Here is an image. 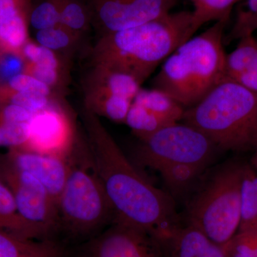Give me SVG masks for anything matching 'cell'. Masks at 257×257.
I'll list each match as a JSON object with an SVG mask.
<instances>
[{
    "label": "cell",
    "mask_w": 257,
    "mask_h": 257,
    "mask_svg": "<svg viewBox=\"0 0 257 257\" xmlns=\"http://www.w3.org/2000/svg\"><path fill=\"white\" fill-rule=\"evenodd\" d=\"M30 23L38 31L60 25L58 0H47L36 7L30 15Z\"/></svg>",
    "instance_id": "obj_24"
},
{
    "label": "cell",
    "mask_w": 257,
    "mask_h": 257,
    "mask_svg": "<svg viewBox=\"0 0 257 257\" xmlns=\"http://www.w3.org/2000/svg\"><path fill=\"white\" fill-rule=\"evenodd\" d=\"M30 123L0 122V147H19L28 143Z\"/></svg>",
    "instance_id": "obj_27"
},
{
    "label": "cell",
    "mask_w": 257,
    "mask_h": 257,
    "mask_svg": "<svg viewBox=\"0 0 257 257\" xmlns=\"http://www.w3.org/2000/svg\"><path fill=\"white\" fill-rule=\"evenodd\" d=\"M161 245L165 257H226L222 246L191 224L179 227Z\"/></svg>",
    "instance_id": "obj_14"
},
{
    "label": "cell",
    "mask_w": 257,
    "mask_h": 257,
    "mask_svg": "<svg viewBox=\"0 0 257 257\" xmlns=\"http://www.w3.org/2000/svg\"><path fill=\"white\" fill-rule=\"evenodd\" d=\"M254 169L243 166L240 203V222L238 231L257 233V191L254 184Z\"/></svg>",
    "instance_id": "obj_18"
},
{
    "label": "cell",
    "mask_w": 257,
    "mask_h": 257,
    "mask_svg": "<svg viewBox=\"0 0 257 257\" xmlns=\"http://www.w3.org/2000/svg\"><path fill=\"white\" fill-rule=\"evenodd\" d=\"M125 123L140 139L169 126L146 108L134 102L128 109Z\"/></svg>",
    "instance_id": "obj_22"
},
{
    "label": "cell",
    "mask_w": 257,
    "mask_h": 257,
    "mask_svg": "<svg viewBox=\"0 0 257 257\" xmlns=\"http://www.w3.org/2000/svg\"><path fill=\"white\" fill-rule=\"evenodd\" d=\"M254 184H255V186H256V191H257V172H256V171H255V174H254Z\"/></svg>",
    "instance_id": "obj_38"
},
{
    "label": "cell",
    "mask_w": 257,
    "mask_h": 257,
    "mask_svg": "<svg viewBox=\"0 0 257 257\" xmlns=\"http://www.w3.org/2000/svg\"><path fill=\"white\" fill-rule=\"evenodd\" d=\"M243 166L229 162L219 167L189 203L188 224L220 246L239 230Z\"/></svg>",
    "instance_id": "obj_5"
},
{
    "label": "cell",
    "mask_w": 257,
    "mask_h": 257,
    "mask_svg": "<svg viewBox=\"0 0 257 257\" xmlns=\"http://www.w3.org/2000/svg\"><path fill=\"white\" fill-rule=\"evenodd\" d=\"M0 174L13 193L21 216L48 236L60 220L58 208L47 189L33 176L8 163L3 166Z\"/></svg>",
    "instance_id": "obj_8"
},
{
    "label": "cell",
    "mask_w": 257,
    "mask_h": 257,
    "mask_svg": "<svg viewBox=\"0 0 257 257\" xmlns=\"http://www.w3.org/2000/svg\"><path fill=\"white\" fill-rule=\"evenodd\" d=\"M23 69V61L15 55H8L0 58V79L7 80L21 74Z\"/></svg>",
    "instance_id": "obj_33"
},
{
    "label": "cell",
    "mask_w": 257,
    "mask_h": 257,
    "mask_svg": "<svg viewBox=\"0 0 257 257\" xmlns=\"http://www.w3.org/2000/svg\"><path fill=\"white\" fill-rule=\"evenodd\" d=\"M257 30V0H245L239 5L236 20L228 35H224V45L234 40L253 35Z\"/></svg>",
    "instance_id": "obj_20"
},
{
    "label": "cell",
    "mask_w": 257,
    "mask_h": 257,
    "mask_svg": "<svg viewBox=\"0 0 257 257\" xmlns=\"http://www.w3.org/2000/svg\"><path fill=\"white\" fill-rule=\"evenodd\" d=\"M92 3L101 26L113 33L169 14L177 0H92Z\"/></svg>",
    "instance_id": "obj_10"
},
{
    "label": "cell",
    "mask_w": 257,
    "mask_h": 257,
    "mask_svg": "<svg viewBox=\"0 0 257 257\" xmlns=\"http://www.w3.org/2000/svg\"><path fill=\"white\" fill-rule=\"evenodd\" d=\"M23 52L25 57L35 65L57 68V59L50 49L42 45L38 46L35 44L28 43L24 47Z\"/></svg>",
    "instance_id": "obj_31"
},
{
    "label": "cell",
    "mask_w": 257,
    "mask_h": 257,
    "mask_svg": "<svg viewBox=\"0 0 257 257\" xmlns=\"http://www.w3.org/2000/svg\"><path fill=\"white\" fill-rule=\"evenodd\" d=\"M11 89L16 92H32L47 96L50 94V88L33 76L19 74L8 82Z\"/></svg>",
    "instance_id": "obj_28"
},
{
    "label": "cell",
    "mask_w": 257,
    "mask_h": 257,
    "mask_svg": "<svg viewBox=\"0 0 257 257\" xmlns=\"http://www.w3.org/2000/svg\"><path fill=\"white\" fill-rule=\"evenodd\" d=\"M87 257H163L161 243L143 230L118 220L88 245Z\"/></svg>",
    "instance_id": "obj_9"
},
{
    "label": "cell",
    "mask_w": 257,
    "mask_h": 257,
    "mask_svg": "<svg viewBox=\"0 0 257 257\" xmlns=\"http://www.w3.org/2000/svg\"><path fill=\"white\" fill-rule=\"evenodd\" d=\"M92 132L90 160L114 209V219L163 243L180 227L173 201L139 172L99 125L92 124Z\"/></svg>",
    "instance_id": "obj_1"
},
{
    "label": "cell",
    "mask_w": 257,
    "mask_h": 257,
    "mask_svg": "<svg viewBox=\"0 0 257 257\" xmlns=\"http://www.w3.org/2000/svg\"><path fill=\"white\" fill-rule=\"evenodd\" d=\"M8 163L36 178L47 189L58 208L59 199L68 176L69 160L35 152H14Z\"/></svg>",
    "instance_id": "obj_11"
},
{
    "label": "cell",
    "mask_w": 257,
    "mask_h": 257,
    "mask_svg": "<svg viewBox=\"0 0 257 257\" xmlns=\"http://www.w3.org/2000/svg\"><path fill=\"white\" fill-rule=\"evenodd\" d=\"M224 79L239 84L257 96V40L253 35L240 39L236 48L226 54Z\"/></svg>",
    "instance_id": "obj_13"
},
{
    "label": "cell",
    "mask_w": 257,
    "mask_h": 257,
    "mask_svg": "<svg viewBox=\"0 0 257 257\" xmlns=\"http://www.w3.org/2000/svg\"><path fill=\"white\" fill-rule=\"evenodd\" d=\"M241 0H192L194 7L192 11V36H194L199 28L210 22L229 23L233 8Z\"/></svg>",
    "instance_id": "obj_19"
},
{
    "label": "cell",
    "mask_w": 257,
    "mask_h": 257,
    "mask_svg": "<svg viewBox=\"0 0 257 257\" xmlns=\"http://www.w3.org/2000/svg\"><path fill=\"white\" fill-rule=\"evenodd\" d=\"M0 257H63L60 248L47 240L20 237L0 228Z\"/></svg>",
    "instance_id": "obj_16"
},
{
    "label": "cell",
    "mask_w": 257,
    "mask_h": 257,
    "mask_svg": "<svg viewBox=\"0 0 257 257\" xmlns=\"http://www.w3.org/2000/svg\"><path fill=\"white\" fill-rule=\"evenodd\" d=\"M192 11H179L110 33L106 43L107 67L131 74L143 82L192 37Z\"/></svg>",
    "instance_id": "obj_4"
},
{
    "label": "cell",
    "mask_w": 257,
    "mask_h": 257,
    "mask_svg": "<svg viewBox=\"0 0 257 257\" xmlns=\"http://www.w3.org/2000/svg\"><path fill=\"white\" fill-rule=\"evenodd\" d=\"M219 21L184 42L162 64L154 88L172 96L184 109L196 105L224 79V30Z\"/></svg>",
    "instance_id": "obj_2"
},
{
    "label": "cell",
    "mask_w": 257,
    "mask_h": 257,
    "mask_svg": "<svg viewBox=\"0 0 257 257\" xmlns=\"http://www.w3.org/2000/svg\"><path fill=\"white\" fill-rule=\"evenodd\" d=\"M133 101L121 96H111L104 99L102 111L109 119L117 122H125Z\"/></svg>",
    "instance_id": "obj_29"
},
{
    "label": "cell",
    "mask_w": 257,
    "mask_h": 257,
    "mask_svg": "<svg viewBox=\"0 0 257 257\" xmlns=\"http://www.w3.org/2000/svg\"><path fill=\"white\" fill-rule=\"evenodd\" d=\"M252 157H251V167L257 172V147L253 150Z\"/></svg>",
    "instance_id": "obj_37"
},
{
    "label": "cell",
    "mask_w": 257,
    "mask_h": 257,
    "mask_svg": "<svg viewBox=\"0 0 257 257\" xmlns=\"http://www.w3.org/2000/svg\"><path fill=\"white\" fill-rule=\"evenodd\" d=\"M32 76L44 84H47V86L53 84L57 78L56 69L37 65L34 67Z\"/></svg>",
    "instance_id": "obj_36"
},
{
    "label": "cell",
    "mask_w": 257,
    "mask_h": 257,
    "mask_svg": "<svg viewBox=\"0 0 257 257\" xmlns=\"http://www.w3.org/2000/svg\"><path fill=\"white\" fill-rule=\"evenodd\" d=\"M36 37L37 42L42 46L51 50L64 48L68 45L69 42V35L59 26L39 30Z\"/></svg>",
    "instance_id": "obj_30"
},
{
    "label": "cell",
    "mask_w": 257,
    "mask_h": 257,
    "mask_svg": "<svg viewBox=\"0 0 257 257\" xmlns=\"http://www.w3.org/2000/svg\"><path fill=\"white\" fill-rule=\"evenodd\" d=\"M30 127L28 152L70 158L69 128L60 113L47 109L40 111L34 115Z\"/></svg>",
    "instance_id": "obj_12"
},
{
    "label": "cell",
    "mask_w": 257,
    "mask_h": 257,
    "mask_svg": "<svg viewBox=\"0 0 257 257\" xmlns=\"http://www.w3.org/2000/svg\"><path fill=\"white\" fill-rule=\"evenodd\" d=\"M0 228L25 239L42 240L47 234L24 219L19 212L13 193L0 181Z\"/></svg>",
    "instance_id": "obj_15"
},
{
    "label": "cell",
    "mask_w": 257,
    "mask_h": 257,
    "mask_svg": "<svg viewBox=\"0 0 257 257\" xmlns=\"http://www.w3.org/2000/svg\"><path fill=\"white\" fill-rule=\"evenodd\" d=\"M28 37L25 12H20L0 25V41L16 50L25 45Z\"/></svg>",
    "instance_id": "obj_23"
},
{
    "label": "cell",
    "mask_w": 257,
    "mask_h": 257,
    "mask_svg": "<svg viewBox=\"0 0 257 257\" xmlns=\"http://www.w3.org/2000/svg\"><path fill=\"white\" fill-rule=\"evenodd\" d=\"M182 121L223 151H253L257 147V96L227 79L186 109Z\"/></svg>",
    "instance_id": "obj_3"
},
{
    "label": "cell",
    "mask_w": 257,
    "mask_h": 257,
    "mask_svg": "<svg viewBox=\"0 0 257 257\" xmlns=\"http://www.w3.org/2000/svg\"><path fill=\"white\" fill-rule=\"evenodd\" d=\"M32 113L22 106L11 103L5 106L2 112V121L9 123H30L33 118Z\"/></svg>",
    "instance_id": "obj_34"
},
{
    "label": "cell",
    "mask_w": 257,
    "mask_h": 257,
    "mask_svg": "<svg viewBox=\"0 0 257 257\" xmlns=\"http://www.w3.org/2000/svg\"><path fill=\"white\" fill-rule=\"evenodd\" d=\"M141 83L131 74L107 67L105 76V99L111 96H117L133 101L141 89Z\"/></svg>",
    "instance_id": "obj_21"
},
{
    "label": "cell",
    "mask_w": 257,
    "mask_h": 257,
    "mask_svg": "<svg viewBox=\"0 0 257 257\" xmlns=\"http://www.w3.org/2000/svg\"><path fill=\"white\" fill-rule=\"evenodd\" d=\"M140 140L139 162L159 172L181 165L206 170L219 150L204 133L184 122L169 125Z\"/></svg>",
    "instance_id": "obj_7"
},
{
    "label": "cell",
    "mask_w": 257,
    "mask_h": 257,
    "mask_svg": "<svg viewBox=\"0 0 257 257\" xmlns=\"http://www.w3.org/2000/svg\"><path fill=\"white\" fill-rule=\"evenodd\" d=\"M69 161L68 176L59 199V220L73 234H89L114 218V209L91 160Z\"/></svg>",
    "instance_id": "obj_6"
},
{
    "label": "cell",
    "mask_w": 257,
    "mask_h": 257,
    "mask_svg": "<svg viewBox=\"0 0 257 257\" xmlns=\"http://www.w3.org/2000/svg\"><path fill=\"white\" fill-rule=\"evenodd\" d=\"M47 96L32 92H16L12 97L11 103L25 108L33 114L46 109Z\"/></svg>",
    "instance_id": "obj_32"
},
{
    "label": "cell",
    "mask_w": 257,
    "mask_h": 257,
    "mask_svg": "<svg viewBox=\"0 0 257 257\" xmlns=\"http://www.w3.org/2000/svg\"><path fill=\"white\" fill-rule=\"evenodd\" d=\"M222 247L226 257H257V233L237 231Z\"/></svg>",
    "instance_id": "obj_25"
},
{
    "label": "cell",
    "mask_w": 257,
    "mask_h": 257,
    "mask_svg": "<svg viewBox=\"0 0 257 257\" xmlns=\"http://www.w3.org/2000/svg\"><path fill=\"white\" fill-rule=\"evenodd\" d=\"M27 2L28 0H0V25L18 13L25 12Z\"/></svg>",
    "instance_id": "obj_35"
},
{
    "label": "cell",
    "mask_w": 257,
    "mask_h": 257,
    "mask_svg": "<svg viewBox=\"0 0 257 257\" xmlns=\"http://www.w3.org/2000/svg\"><path fill=\"white\" fill-rule=\"evenodd\" d=\"M60 25L72 30H79L87 23L85 8L77 0H58Z\"/></svg>",
    "instance_id": "obj_26"
},
{
    "label": "cell",
    "mask_w": 257,
    "mask_h": 257,
    "mask_svg": "<svg viewBox=\"0 0 257 257\" xmlns=\"http://www.w3.org/2000/svg\"><path fill=\"white\" fill-rule=\"evenodd\" d=\"M133 102L146 108L167 125L182 121L186 110L172 96L155 88L140 89Z\"/></svg>",
    "instance_id": "obj_17"
}]
</instances>
